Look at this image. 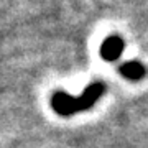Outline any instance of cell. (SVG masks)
I'll list each match as a JSON object with an SVG mask.
<instances>
[{
	"instance_id": "7a4b0ae2",
	"label": "cell",
	"mask_w": 148,
	"mask_h": 148,
	"mask_svg": "<svg viewBox=\"0 0 148 148\" xmlns=\"http://www.w3.org/2000/svg\"><path fill=\"white\" fill-rule=\"evenodd\" d=\"M51 106L59 115L63 117H69L76 114V97L69 95L64 90H58L54 92L51 97Z\"/></svg>"
},
{
	"instance_id": "6da1fadb",
	"label": "cell",
	"mask_w": 148,
	"mask_h": 148,
	"mask_svg": "<svg viewBox=\"0 0 148 148\" xmlns=\"http://www.w3.org/2000/svg\"><path fill=\"white\" fill-rule=\"evenodd\" d=\"M104 90H106V86L102 82H99V81L89 84L82 90V94H79L76 97V112H84L87 109H90L95 102L101 99Z\"/></svg>"
},
{
	"instance_id": "277c9868",
	"label": "cell",
	"mask_w": 148,
	"mask_h": 148,
	"mask_svg": "<svg viewBox=\"0 0 148 148\" xmlns=\"http://www.w3.org/2000/svg\"><path fill=\"white\" fill-rule=\"evenodd\" d=\"M119 71H120V74L128 81H138L145 76V68H143V64L138 63V61H128V63L122 64L120 68H119Z\"/></svg>"
},
{
	"instance_id": "3957f363",
	"label": "cell",
	"mask_w": 148,
	"mask_h": 148,
	"mask_svg": "<svg viewBox=\"0 0 148 148\" xmlns=\"http://www.w3.org/2000/svg\"><path fill=\"white\" fill-rule=\"evenodd\" d=\"M123 48H125V43H123V40L120 36H115V35L109 36L104 40V43L101 46V56L106 61H115L122 54Z\"/></svg>"
}]
</instances>
